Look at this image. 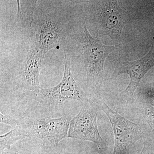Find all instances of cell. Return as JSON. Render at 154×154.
Returning <instances> with one entry per match:
<instances>
[{
  "label": "cell",
  "instance_id": "cell-11",
  "mask_svg": "<svg viewBox=\"0 0 154 154\" xmlns=\"http://www.w3.org/2000/svg\"><path fill=\"white\" fill-rule=\"evenodd\" d=\"M29 137L28 132L21 125L12 128L8 132L0 136L1 153L8 150L11 146L17 141Z\"/></svg>",
  "mask_w": 154,
  "mask_h": 154
},
{
  "label": "cell",
  "instance_id": "cell-7",
  "mask_svg": "<svg viewBox=\"0 0 154 154\" xmlns=\"http://www.w3.org/2000/svg\"><path fill=\"white\" fill-rule=\"evenodd\" d=\"M46 53L33 45L20 69L17 81L19 88L36 93L41 89L39 74L45 64Z\"/></svg>",
  "mask_w": 154,
  "mask_h": 154
},
{
  "label": "cell",
  "instance_id": "cell-5",
  "mask_svg": "<svg viewBox=\"0 0 154 154\" xmlns=\"http://www.w3.org/2000/svg\"><path fill=\"white\" fill-rule=\"evenodd\" d=\"M99 106L109 119L113 128L114 146L112 154H134L135 144L140 137V125L122 116L104 100Z\"/></svg>",
  "mask_w": 154,
  "mask_h": 154
},
{
  "label": "cell",
  "instance_id": "cell-6",
  "mask_svg": "<svg viewBox=\"0 0 154 154\" xmlns=\"http://www.w3.org/2000/svg\"><path fill=\"white\" fill-rule=\"evenodd\" d=\"M98 110L93 107H85L70 121L68 137L88 141L96 144L100 152L105 149V143L98 129Z\"/></svg>",
  "mask_w": 154,
  "mask_h": 154
},
{
  "label": "cell",
  "instance_id": "cell-14",
  "mask_svg": "<svg viewBox=\"0 0 154 154\" xmlns=\"http://www.w3.org/2000/svg\"><path fill=\"white\" fill-rule=\"evenodd\" d=\"M146 119L150 126L154 129V107L149 106L145 110Z\"/></svg>",
  "mask_w": 154,
  "mask_h": 154
},
{
  "label": "cell",
  "instance_id": "cell-9",
  "mask_svg": "<svg viewBox=\"0 0 154 154\" xmlns=\"http://www.w3.org/2000/svg\"><path fill=\"white\" fill-rule=\"evenodd\" d=\"M124 13L117 1H105L101 9L99 30L110 36L116 46L125 24Z\"/></svg>",
  "mask_w": 154,
  "mask_h": 154
},
{
  "label": "cell",
  "instance_id": "cell-3",
  "mask_svg": "<svg viewBox=\"0 0 154 154\" xmlns=\"http://www.w3.org/2000/svg\"><path fill=\"white\" fill-rule=\"evenodd\" d=\"M64 71L62 79L53 88H41L34 93L36 99L42 104L48 106L61 105L69 99L84 102L86 95L75 80L71 72L70 61L64 51Z\"/></svg>",
  "mask_w": 154,
  "mask_h": 154
},
{
  "label": "cell",
  "instance_id": "cell-15",
  "mask_svg": "<svg viewBox=\"0 0 154 154\" xmlns=\"http://www.w3.org/2000/svg\"><path fill=\"white\" fill-rule=\"evenodd\" d=\"M139 154H149L148 146L145 145Z\"/></svg>",
  "mask_w": 154,
  "mask_h": 154
},
{
  "label": "cell",
  "instance_id": "cell-12",
  "mask_svg": "<svg viewBox=\"0 0 154 154\" xmlns=\"http://www.w3.org/2000/svg\"><path fill=\"white\" fill-rule=\"evenodd\" d=\"M55 148L43 145L42 147L27 151L22 154H62L55 149Z\"/></svg>",
  "mask_w": 154,
  "mask_h": 154
},
{
  "label": "cell",
  "instance_id": "cell-16",
  "mask_svg": "<svg viewBox=\"0 0 154 154\" xmlns=\"http://www.w3.org/2000/svg\"><path fill=\"white\" fill-rule=\"evenodd\" d=\"M151 94L153 96H154V90H153L152 91H151Z\"/></svg>",
  "mask_w": 154,
  "mask_h": 154
},
{
  "label": "cell",
  "instance_id": "cell-13",
  "mask_svg": "<svg viewBox=\"0 0 154 154\" xmlns=\"http://www.w3.org/2000/svg\"><path fill=\"white\" fill-rule=\"evenodd\" d=\"M0 122L1 123L8 125L12 128L19 126V119L11 116L5 115L2 113H0Z\"/></svg>",
  "mask_w": 154,
  "mask_h": 154
},
{
  "label": "cell",
  "instance_id": "cell-17",
  "mask_svg": "<svg viewBox=\"0 0 154 154\" xmlns=\"http://www.w3.org/2000/svg\"><path fill=\"white\" fill-rule=\"evenodd\" d=\"M1 154H6L5 152H1Z\"/></svg>",
  "mask_w": 154,
  "mask_h": 154
},
{
  "label": "cell",
  "instance_id": "cell-4",
  "mask_svg": "<svg viewBox=\"0 0 154 154\" xmlns=\"http://www.w3.org/2000/svg\"><path fill=\"white\" fill-rule=\"evenodd\" d=\"M33 16L31 28L33 30V40L36 47L45 52L54 48H59L62 45L66 31L61 18L54 14L41 11Z\"/></svg>",
  "mask_w": 154,
  "mask_h": 154
},
{
  "label": "cell",
  "instance_id": "cell-10",
  "mask_svg": "<svg viewBox=\"0 0 154 154\" xmlns=\"http://www.w3.org/2000/svg\"><path fill=\"white\" fill-rule=\"evenodd\" d=\"M17 20L22 27L31 28L37 1H17Z\"/></svg>",
  "mask_w": 154,
  "mask_h": 154
},
{
  "label": "cell",
  "instance_id": "cell-1",
  "mask_svg": "<svg viewBox=\"0 0 154 154\" xmlns=\"http://www.w3.org/2000/svg\"><path fill=\"white\" fill-rule=\"evenodd\" d=\"M74 36L79 54L85 64L88 84L98 87L103 78L105 59L116 46L105 45L98 38H94L88 31L86 20L75 31Z\"/></svg>",
  "mask_w": 154,
  "mask_h": 154
},
{
  "label": "cell",
  "instance_id": "cell-8",
  "mask_svg": "<svg viewBox=\"0 0 154 154\" xmlns=\"http://www.w3.org/2000/svg\"><path fill=\"white\" fill-rule=\"evenodd\" d=\"M154 41L150 49L144 56L132 61L119 60L113 73L112 76L116 78L122 74L129 76L130 82L124 92L130 100L145 75L154 66Z\"/></svg>",
  "mask_w": 154,
  "mask_h": 154
},
{
  "label": "cell",
  "instance_id": "cell-2",
  "mask_svg": "<svg viewBox=\"0 0 154 154\" xmlns=\"http://www.w3.org/2000/svg\"><path fill=\"white\" fill-rule=\"evenodd\" d=\"M19 119L20 125L28 132L30 137L35 136L40 139L43 145L56 148L60 142L68 137L70 122L66 116Z\"/></svg>",
  "mask_w": 154,
  "mask_h": 154
}]
</instances>
